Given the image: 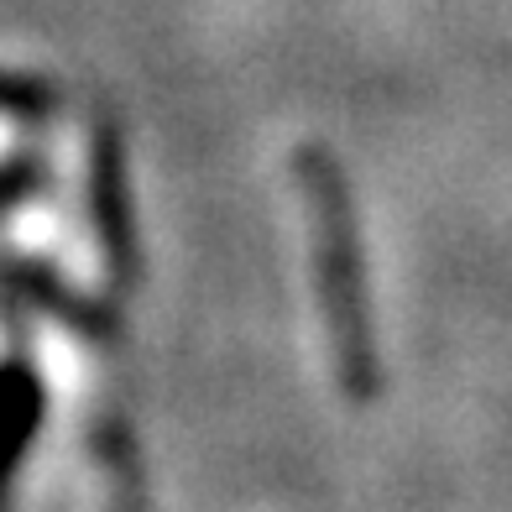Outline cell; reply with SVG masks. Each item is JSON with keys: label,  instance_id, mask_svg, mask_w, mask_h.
Returning <instances> with one entry per match:
<instances>
[{"label": "cell", "instance_id": "cell-1", "mask_svg": "<svg viewBox=\"0 0 512 512\" xmlns=\"http://www.w3.org/2000/svg\"><path fill=\"white\" fill-rule=\"evenodd\" d=\"M298 209L309 230V272L324 324V356L335 366V382L345 398H371L377 387V351H371V319H366V283H361V251H356V215L345 199V183L324 147L293 152Z\"/></svg>", "mask_w": 512, "mask_h": 512}, {"label": "cell", "instance_id": "cell-2", "mask_svg": "<svg viewBox=\"0 0 512 512\" xmlns=\"http://www.w3.org/2000/svg\"><path fill=\"white\" fill-rule=\"evenodd\" d=\"M95 471H100L105 512H147L142 465H136V445H131V434L121 424L95 434Z\"/></svg>", "mask_w": 512, "mask_h": 512}]
</instances>
